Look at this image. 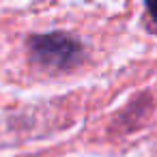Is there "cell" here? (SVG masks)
<instances>
[{
	"label": "cell",
	"instance_id": "1",
	"mask_svg": "<svg viewBox=\"0 0 157 157\" xmlns=\"http://www.w3.org/2000/svg\"><path fill=\"white\" fill-rule=\"evenodd\" d=\"M26 54L33 67L56 75L80 67L86 58V48L73 33L50 30L33 35L26 43Z\"/></svg>",
	"mask_w": 157,
	"mask_h": 157
},
{
	"label": "cell",
	"instance_id": "2",
	"mask_svg": "<svg viewBox=\"0 0 157 157\" xmlns=\"http://www.w3.org/2000/svg\"><path fill=\"white\" fill-rule=\"evenodd\" d=\"M144 7H146V15L157 24V0H144Z\"/></svg>",
	"mask_w": 157,
	"mask_h": 157
}]
</instances>
